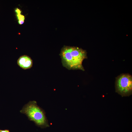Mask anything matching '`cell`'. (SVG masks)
Instances as JSON below:
<instances>
[{
  "mask_svg": "<svg viewBox=\"0 0 132 132\" xmlns=\"http://www.w3.org/2000/svg\"><path fill=\"white\" fill-rule=\"evenodd\" d=\"M0 132H9V131L8 130H1L0 131Z\"/></svg>",
  "mask_w": 132,
  "mask_h": 132,
  "instance_id": "obj_6",
  "label": "cell"
},
{
  "mask_svg": "<svg viewBox=\"0 0 132 132\" xmlns=\"http://www.w3.org/2000/svg\"><path fill=\"white\" fill-rule=\"evenodd\" d=\"M17 63L21 68L26 70L30 69L32 67L33 62L30 57L26 55H24L19 58Z\"/></svg>",
  "mask_w": 132,
  "mask_h": 132,
  "instance_id": "obj_4",
  "label": "cell"
},
{
  "mask_svg": "<svg viewBox=\"0 0 132 132\" xmlns=\"http://www.w3.org/2000/svg\"><path fill=\"white\" fill-rule=\"evenodd\" d=\"M16 14V16L18 20V22L19 24L22 25L23 24L25 20V16L22 15L21 10L18 8H16L15 10Z\"/></svg>",
  "mask_w": 132,
  "mask_h": 132,
  "instance_id": "obj_5",
  "label": "cell"
},
{
  "mask_svg": "<svg viewBox=\"0 0 132 132\" xmlns=\"http://www.w3.org/2000/svg\"></svg>",
  "mask_w": 132,
  "mask_h": 132,
  "instance_id": "obj_7",
  "label": "cell"
},
{
  "mask_svg": "<svg viewBox=\"0 0 132 132\" xmlns=\"http://www.w3.org/2000/svg\"><path fill=\"white\" fill-rule=\"evenodd\" d=\"M116 91L122 96L132 93V77L128 74H122L118 76L116 82Z\"/></svg>",
  "mask_w": 132,
  "mask_h": 132,
  "instance_id": "obj_3",
  "label": "cell"
},
{
  "mask_svg": "<svg viewBox=\"0 0 132 132\" xmlns=\"http://www.w3.org/2000/svg\"><path fill=\"white\" fill-rule=\"evenodd\" d=\"M23 111L32 120L38 125L43 126H49L44 113L36 104L32 103L29 104L24 108Z\"/></svg>",
  "mask_w": 132,
  "mask_h": 132,
  "instance_id": "obj_2",
  "label": "cell"
},
{
  "mask_svg": "<svg viewBox=\"0 0 132 132\" xmlns=\"http://www.w3.org/2000/svg\"><path fill=\"white\" fill-rule=\"evenodd\" d=\"M60 55L63 65L66 68L84 71L82 63L87 58L86 50L77 47L64 46L61 50Z\"/></svg>",
  "mask_w": 132,
  "mask_h": 132,
  "instance_id": "obj_1",
  "label": "cell"
}]
</instances>
